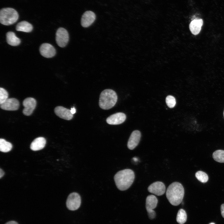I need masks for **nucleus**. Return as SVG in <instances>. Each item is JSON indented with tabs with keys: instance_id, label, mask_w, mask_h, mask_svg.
Here are the masks:
<instances>
[{
	"instance_id": "nucleus-7",
	"label": "nucleus",
	"mask_w": 224,
	"mask_h": 224,
	"mask_svg": "<svg viewBox=\"0 0 224 224\" xmlns=\"http://www.w3.org/2000/svg\"><path fill=\"white\" fill-rule=\"evenodd\" d=\"M69 40L68 31L62 27L59 28L56 34V41L58 46L64 47L67 44Z\"/></svg>"
},
{
	"instance_id": "nucleus-2",
	"label": "nucleus",
	"mask_w": 224,
	"mask_h": 224,
	"mask_svg": "<svg viewBox=\"0 0 224 224\" xmlns=\"http://www.w3.org/2000/svg\"><path fill=\"white\" fill-rule=\"evenodd\" d=\"M184 195V189L182 184L174 182L170 184L167 189L166 197L170 203L174 206H178L182 202Z\"/></svg>"
},
{
	"instance_id": "nucleus-31",
	"label": "nucleus",
	"mask_w": 224,
	"mask_h": 224,
	"mask_svg": "<svg viewBox=\"0 0 224 224\" xmlns=\"http://www.w3.org/2000/svg\"><path fill=\"white\" fill-rule=\"evenodd\" d=\"M209 224H215L214 223L212 222L209 223Z\"/></svg>"
},
{
	"instance_id": "nucleus-17",
	"label": "nucleus",
	"mask_w": 224,
	"mask_h": 224,
	"mask_svg": "<svg viewBox=\"0 0 224 224\" xmlns=\"http://www.w3.org/2000/svg\"><path fill=\"white\" fill-rule=\"evenodd\" d=\"M46 143L45 139L43 137H39L35 139L31 142L30 145L31 149L37 151L43 149Z\"/></svg>"
},
{
	"instance_id": "nucleus-10",
	"label": "nucleus",
	"mask_w": 224,
	"mask_h": 224,
	"mask_svg": "<svg viewBox=\"0 0 224 224\" xmlns=\"http://www.w3.org/2000/svg\"><path fill=\"white\" fill-rule=\"evenodd\" d=\"M41 54L46 58H51L54 57L56 54V50L54 47L48 43H43L40 48Z\"/></svg>"
},
{
	"instance_id": "nucleus-29",
	"label": "nucleus",
	"mask_w": 224,
	"mask_h": 224,
	"mask_svg": "<svg viewBox=\"0 0 224 224\" xmlns=\"http://www.w3.org/2000/svg\"><path fill=\"white\" fill-rule=\"evenodd\" d=\"M71 113L73 114H75L76 113V110L74 107H73L72 108H71Z\"/></svg>"
},
{
	"instance_id": "nucleus-21",
	"label": "nucleus",
	"mask_w": 224,
	"mask_h": 224,
	"mask_svg": "<svg viewBox=\"0 0 224 224\" xmlns=\"http://www.w3.org/2000/svg\"><path fill=\"white\" fill-rule=\"evenodd\" d=\"M186 213L184 209H180L177 213L176 217V221L180 224H183L187 220Z\"/></svg>"
},
{
	"instance_id": "nucleus-13",
	"label": "nucleus",
	"mask_w": 224,
	"mask_h": 224,
	"mask_svg": "<svg viewBox=\"0 0 224 224\" xmlns=\"http://www.w3.org/2000/svg\"><path fill=\"white\" fill-rule=\"evenodd\" d=\"M96 15L92 12L87 11L82 15L81 19V24L84 27H87L95 21Z\"/></svg>"
},
{
	"instance_id": "nucleus-28",
	"label": "nucleus",
	"mask_w": 224,
	"mask_h": 224,
	"mask_svg": "<svg viewBox=\"0 0 224 224\" xmlns=\"http://www.w3.org/2000/svg\"><path fill=\"white\" fill-rule=\"evenodd\" d=\"M5 224H18V223L15 221H9L6 223Z\"/></svg>"
},
{
	"instance_id": "nucleus-20",
	"label": "nucleus",
	"mask_w": 224,
	"mask_h": 224,
	"mask_svg": "<svg viewBox=\"0 0 224 224\" xmlns=\"http://www.w3.org/2000/svg\"><path fill=\"white\" fill-rule=\"evenodd\" d=\"M12 145L10 142L3 139H0V150L4 152H8L12 149Z\"/></svg>"
},
{
	"instance_id": "nucleus-1",
	"label": "nucleus",
	"mask_w": 224,
	"mask_h": 224,
	"mask_svg": "<svg viewBox=\"0 0 224 224\" xmlns=\"http://www.w3.org/2000/svg\"><path fill=\"white\" fill-rule=\"evenodd\" d=\"M134 178V173L130 169L120 170L116 174L114 177L117 188L121 191L128 189L132 184Z\"/></svg>"
},
{
	"instance_id": "nucleus-9",
	"label": "nucleus",
	"mask_w": 224,
	"mask_h": 224,
	"mask_svg": "<svg viewBox=\"0 0 224 224\" xmlns=\"http://www.w3.org/2000/svg\"><path fill=\"white\" fill-rule=\"evenodd\" d=\"M149 192L157 196L163 195L166 191L164 184L160 181H156L150 185L147 188Z\"/></svg>"
},
{
	"instance_id": "nucleus-23",
	"label": "nucleus",
	"mask_w": 224,
	"mask_h": 224,
	"mask_svg": "<svg viewBox=\"0 0 224 224\" xmlns=\"http://www.w3.org/2000/svg\"><path fill=\"white\" fill-rule=\"evenodd\" d=\"M195 175L197 179L202 183L206 182L208 179V176L207 174L201 171L197 172Z\"/></svg>"
},
{
	"instance_id": "nucleus-6",
	"label": "nucleus",
	"mask_w": 224,
	"mask_h": 224,
	"mask_svg": "<svg viewBox=\"0 0 224 224\" xmlns=\"http://www.w3.org/2000/svg\"><path fill=\"white\" fill-rule=\"evenodd\" d=\"M81 204V198L78 194L73 192L69 194L67 198L66 205L67 208L70 210L77 209Z\"/></svg>"
},
{
	"instance_id": "nucleus-8",
	"label": "nucleus",
	"mask_w": 224,
	"mask_h": 224,
	"mask_svg": "<svg viewBox=\"0 0 224 224\" xmlns=\"http://www.w3.org/2000/svg\"><path fill=\"white\" fill-rule=\"evenodd\" d=\"M23 105L24 107L23 113L25 115L29 116L31 114L36 105V101L34 98L28 97L23 101Z\"/></svg>"
},
{
	"instance_id": "nucleus-15",
	"label": "nucleus",
	"mask_w": 224,
	"mask_h": 224,
	"mask_svg": "<svg viewBox=\"0 0 224 224\" xmlns=\"http://www.w3.org/2000/svg\"><path fill=\"white\" fill-rule=\"evenodd\" d=\"M54 113L59 118L66 120H70L73 117V114L71 112V110L63 106H58L54 109Z\"/></svg>"
},
{
	"instance_id": "nucleus-25",
	"label": "nucleus",
	"mask_w": 224,
	"mask_h": 224,
	"mask_svg": "<svg viewBox=\"0 0 224 224\" xmlns=\"http://www.w3.org/2000/svg\"><path fill=\"white\" fill-rule=\"evenodd\" d=\"M166 101L167 105L170 108L174 107L176 104L175 99L172 96H167L166 98Z\"/></svg>"
},
{
	"instance_id": "nucleus-22",
	"label": "nucleus",
	"mask_w": 224,
	"mask_h": 224,
	"mask_svg": "<svg viewBox=\"0 0 224 224\" xmlns=\"http://www.w3.org/2000/svg\"><path fill=\"white\" fill-rule=\"evenodd\" d=\"M212 157L217 162L224 163V150H219L215 151L212 154Z\"/></svg>"
},
{
	"instance_id": "nucleus-26",
	"label": "nucleus",
	"mask_w": 224,
	"mask_h": 224,
	"mask_svg": "<svg viewBox=\"0 0 224 224\" xmlns=\"http://www.w3.org/2000/svg\"><path fill=\"white\" fill-rule=\"evenodd\" d=\"M221 210L222 215L224 218V204H223L221 205Z\"/></svg>"
},
{
	"instance_id": "nucleus-27",
	"label": "nucleus",
	"mask_w": 224,
	"mask_h": 224,
	"mask_svg": "<svg viewBox=\"0 0 224 224\" xmlns=\"http://www.w3.org/2000/svg\"><path fill=\"white\" fill-rule=\"evenodd\" d=\"M5 173L1 168L0 169V178H1L4 175Z\"/></svg>"
},
{
	"instance_id": "nucleus-11",
	"label": "nucleus",
	"mask_w": 224,
	"mask_h": 224,
	"mask_svg": "<svg viewBox=\"0 0 224 224\" xmlns=\"http://www.w3.org/2000/svg\"><path fill=\"white\" fill-rule=\"evenodd\" d=\"M126 117V115L124 113L118 112L108 117L106 121L108 124L110 125L119 124L124 122Z\"/></svg>"
},
{
	"instance_id": "nucleus-3",
	"label": "nucleus",
	"mask_w": 224,
	"mask_h": 224,
	"mask_svg": "<svg viewBox=\"0 0 224 224\" xmlns=\"http://www.w3.org/2000/svg\"><path fill=\"white\" fill-rule=\"evenodd\" d=\"M116 92L110 89L103 90L101 93L99 98L100 107L105 110H109L113 107L117 100Z\"/></svg>"
},
{
	"instance_id": "nucleus-16",
	"label": "nucleus",
	"mask_w": 224,
	"mask_h": 224,
	"mask_svg": "<svg viewBox=\"0 0 224 224\" xmlns=\"http://www.w3.org/2000/svg\"><path fill=\"white\" fill-rule=\"evenodd\" d=\"M203 24L201 19H195L192 21L189 25V29L192 33L197 35L199 33Z\"/></svg>"
},
{
	"instance_id": "nucleus-18",
	"label": "nucleus",
	"mask_w": 224,
	"mask_h": 224,
	"mask_svg": "<svg viewBox=\"0 0 224 224\" xmlns=\"http://www.w3.org/2000/svg\"><path fill=\"white\" fill-rule=\"evenodd\" d=\"M6 39L7 43L11 46H16L21 43L20 39L16 36L13 32L12 31L7 33Z\"/></svg>"
},
{
	"instance_id": "nucleus-30",
	"label": "nucleus",
	"mask_w": 224,
	"mask_h": 224,
	"mask_svg": "<svg viewBox=\"0 0 224 224\" xmlns=\"http://www.w3.org/2000/svg\"><path fill=\"white\" fill-rule=\"evenodd\" d=\"M133 159L135 161H137L138 160L137 158L136 157H133Z\"/></svg>"
},
{
	"instance_id": "nucleus-12",
	"label": "nucleus",
	"mask_w": 224,
	"mask_h": 224,
	"mask_svg": "<svg viewBox=\"0 0 224 224\" xmlns=\"http://www.w3.org/2000/svg\"><path fill=\"white\" fill-rule=\"evenodd\" d=\"M19 101L15 98L8 99L4 103L0 105L1 108L4 110L9 111L17 110L19 107Z\"/></svg>"
},
{
	"instance_id": "nucleus-14",
	"label": "nucleus",
	"mask_w": 224,
	"mask_h": 224,
	"mask_svg": "<svg viewBox=\"0 0 224 224\" xmlns=\"http://www.w3.org/2000/svg\"><path fill=\"white\" fill-rule=\"evenodd\" d=\"M141 137L140 132L137 130L131 133L127 143V147L130 150L134 149L138 145Z\"/></svg>"
},
{
	"instance_id": "nucleus-32",
	"label": "nucleus",
	"mask_w": 224,
	"mask_h": 224,
	"mask_svg": "<svg viewBox=\"0 0 224 224\" xmlns=\"http://www.w3.org/2000/svg\"><path fill=\"white\" fill-rule=\"evenodd\" d=\"M223 115H224V112H223Z\"/></svg>"
},
{
	"instance_id": "nucleus-5",
	"label": "nucleus",
	"mask_w": 224,
	"mask_h": 224,
	"mask_svg": "<svg viewBox=\"0 0 224 224\" xmlns=\"http://www.w3.org/2000/svg\"><path fill=\"white\" fill-rule=\"evenodd\" d=\"M158 199L155 196L150 195L147 197L146 208L149 217L151 219H153L156 217V213L153 209L156 207Z\"/></svg>"
},
{
	"instance_id": "nucleus-24",
	"label": "nucleus",
	"mask_w": 224,
	"mask_h": 224,
	"mask_svg": "<svg viewBox=\"0 0 224 224\" xmlns=\"http://www.w3.org/2000/svg\"><path fill=\"white\" fill-rule=\"evenodd\" d=\"M8 94L7 91L4 89L0 88V104L4 103L7 99Z\"/></svg>"
},
{
	"instance_id": "nucleus-4",
	"label": "nucleus",
	"mask_w": 224,
	"mask_h": 224,
	"mask_svg": "<svg viewBox=\"0 0 224 224\" xmlns=\"http://www.w3.org/2000/svg\"><path fill=\"white\" fill-rule=\"evenodd\" d=\"M19 15L17 12L12 8H5L1 9L0 11V23L5 25L13 24L17 20Z\"/></svg>"
},
{
	"instance_id": "nucleus-19",
	"label": "nucleus",
	"mask_w": 224,
	"mask_h": 224,
	"mask_svg": "<svg viewBox=\"0 0 224 224\" xmlns=\"http://www.w3.org/2000/svg\"><path fill=\"white\" fill-rule=\"evenodd\" d=\"M33 28L32 25L26 21H22L19 22L16 26V30L17 31L26 32H31Z\"/></svg>"
}]
</instances>
